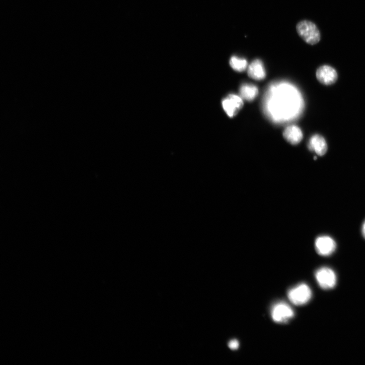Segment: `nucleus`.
Wrapping results in <instances>:
<instances>
[{
  "instance_id": "nucleus-1",
  "label": "nucleus",
  "mask_w": 365,
  "mask_h": 365,
  "mask_svg": "<svg viewBox=\"0 0 365 365\" xmlns=\"http://www.w3.org/2000/svg\"><path fill=\"white\" fill-rule=\"evenodd\" d=\"M303 107L304 102L299 91L287 82L270 85L263 101L265 115L276 123H288L296 119Z\"/></svg>"
},
{
  "instance_id": "nucleus-2",
  "label": "nucleus",
  "mask_w": 365,
  "mask_h": 365,
  "mask_svg": "<svg viewBox=\"0 0 365 365\" xmlns=\"http://www.w3.org/2000/svg\"><path fill=\"white\" fill-rule=\"evenodd\" d=\"M296 30L299 36L309 44L315 45L320 41V30L310 21L305 20L300 22L297 25Z\"/></svg>"
},
{
  "instance_id": "nucleus-3",
  "label": "nucleus",
  "mask_w": 365,
  "mask_h": 365,
  "mask_svg": "<svg viewBox=\"0 0 365 365\" xmlns=\"http://www.w3.org/2000/svg\"><path fill=\"white\" fill-rule=\"evenodd\" d=\"M291 302L296 306L307 304L312 297V291L306 283H300L291 289L288 294Z\"/></svg>"
},
{
  "instance_id": "nucleus-4",
  "label": "nucleus",
  "mask_w": 365,
  "mask_h": 365,
  "mask_svg": "<svg viewBox=\"0 0 365 365\" xmlns=\"http://www.w3.org/2000/svg\"><path fill=\"white\" fill-rule=\"evenodd\" d=\"M315 277L319 286L324 290L334 288L337 283V275L331 268L323 267L317 270Z\"/></svg>"
},
{
  "instance_id": "nucleus-5",
  "label": "nucleus",
  "mask_w": 365,
  "mask_h": 365,
  "mask_svg": "<svg viewBox=\"0 0 365 365\" xmlns=\"http://www.w3.org/2000/svg\"><path fill=\"white\" fill-rule=\"evenodd\" d=\"M294 312L288 304L283 302L276 304L272 309V316L278 323H285L293 318Z\"/></svg>"
},
{
  "instance_id": "nucleus-6",
  "label": "nucleus",
  "mask_w": 365,
  "mask_h": 365,
  "mask_svg": "<svg viewBox=\"0 0 365 365\" xmlns=\"http://www.w3.org/2000/svg\"><path fill=\"white\" fill-rule=\"evenodd\" d=\"M315 248L319 254L322 256H329L337 249V243L334 239L328 235H322L316 238Z\"/></svg>"
},
{
  "instance_id": "nucleus-7",
  "label": "nucleus",
  "mask_w": 365,
  "mask_h": 365,
  "mask_svg": "<svg viewBox=\"0 0 365 365\" xmlns=\"http://www.w3.org/2000/svg\"><path fill=\"white\" fill-rule=\"evenodd\" d=\"M222 107L228 116L231 118L235 116L244 105L243 99L237 95L230 94L222 101Z\"/></svg>"
},
{
  "instance_id": "nucleus-8",
  "label": "nucleus",
  "mask_w": 365,
  "mask_h": 365,
  "mask_svg": "<svg viewBox=\"0 0 365 365\" xmlns=\"http://www.w3.org/2000/svg\"><path fill=\"white\" fill-rule=\"evenodd\" d=\"M316 78L321 83L329 85L335 84L337 79L338 75L336 70L331 66L324 65L317 70Z\"/></svg>"
},
{
  "instance_id": "nucleus-9",
  "label": "nucleus",
  "mask_w": 365,
  "mask_h": 365,
  "mask_svg": "<svg viewBox=\"0 0 365 365\" xmlns=\"http://www.w3.org/2000/svg\"><path fill=\"white\" fill-rule=\"evenodd\" d=\"M308 147L319 156L324 155L328 150L327 142L325 139L319 135L313 136L309 140Z\"/></svg>"
},
{
  "instance_id": "nucleus-10",
  "label": "nucleus",
  "mask_w": 365,
  "mask_h": 365,
  "mask_svg": "<svg viewBox=\"0 0 365 365\" xmlns=\"http://www.w3.org/2000/svg\"><path fill=\"white\" fill-rule=\"evenodd\" d=\"M248 74L254 80H263L266 77V72L262 61L259 59L253 60L248 67Z\"/></svg>"
},
{
  "instance_id": "nucleus-11",
  "label": "nucleus",
  "mask_w": 365,
  "mask_h": 365,
  "mask_svg": "<svg viewBox=\"0 0 365 365\" xmlns=\"http://www.w3.org/2000/svg\"><path fill=\"white\" fill-rule=\"evenodd\" d=\"M283 136L292 145H297L303 139L302 131L296 125L288 126L284 131Z\"/></svg>"
},
{
  "instance_id": "nucleus-12",
  "label": "nucleus",
  "mask_w": 365,
  "mask_h": 365,
  "mask_svg": "<svg viewBox=\"0 0 365 365\" xmlns=\"http://www.w3.org/2000/svg\"><path fill=\"white\" fill-rule=\"evenodd\" d=\"M259 93L257 87L249 84H243L240 89V97L245 100L252 101L254 100Z\"/></svg>"
},
{
  "instance_id": "nucleus-13",
  "label": "nucleus",
  "mask_w": 365,
  "mask_h": 365,
  "mask_svg": "<svg viewBox=\"0 0 365 365\" xmlns=\"http://www.w3.org/2000/svg\"><path fill=\"white\" fill-rule=\"evenodd\" d=\"M230 66L235 71L242 72L248 67V62L245 58L232 56L229 60Z\"/></svg>"
},
{
  "instance_id": "nucleus-14",
  "label": "nucleus",
  "mask_w": 365,
  "mask_h": 365,
  "mask_svg": "<svg viewBox=\"0 0 365 365\" xmlns=\"http://www.w3.org/2000/svg\"><path fill=\"white\" fill-rule=\"evenodd\" d=\"M239 342L235 339L232 340L228 343L229 347L232 350H237L239 347Z\"/></svg>"
},
{
  "instance_id": "nucleus-15",
  "label": "nucleus",
  "mask_w": 365,
  "mask_h": 365,
  "mask_svg": "<svg viewBox=\"0 0 365 365\" xmlns=\"http://www.w3.org/2000/svg\"><path fill=\"white\" fill-rule=\"evenodd\" d=\"M362 233L363 237L365 239V221L364 222V223L362 225Z\"/></svg>"
},
{
  "instance_id": "nucleus-16",
  "label": "nucleus",
  "mask_w": 365,
  "mask_h": 365,
  "mask_svg": "<svg viewBox=\"0 0 365 365\" xmlns=\"http://www.w3.org/2000/svg\"><path fill=\"white\" fill-rule=\"evenodd\" d=\"M316 159H317V157L315 156V157H314V160H316Z\"/></svg>"
}]
</instances>
